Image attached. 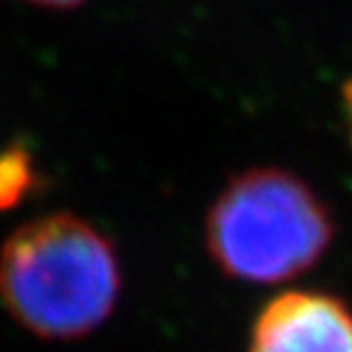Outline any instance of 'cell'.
I'll return each instance as SVG.
<instances>
[{
	"label": "cell",
	"mask_w": 352,
	"mask_h": 352,
	"mask_svg": "<svg viewBox=\"0 0 352 352\" xmlns=\"http://www.w3.org/2000/svg\"><path fill=\"white\" fill-rule=\"evenodd\" d=\"M333 235L323 198L279 166L232 176L206 215L210 259L226 276L248 284H281L308 272Z\"/></svg>",
	"instance_id": "obj_2"
},
{
	"label": "cell",
	"mask_w": 352,
	"mask_h": 352,
	"mask_svg": "<svg viewBox=\"0 0 352 352\" xmlns=\"http://www.w3.org/2000/svg\"><path fill=\"white\" fill-rule=\"evenodd\" d=\"M248 352H352V308L325 292H286L257 314Z\"/></svg>",
	"instance_id": "obj_3"
},
{
	"label": "cell",
	"mask_w": 352,
	"mask_h": 352,
	"mask_svg": "<svg viewBox=\"0 0 352 352\" xmlns=\"http://www.w3.org/2000/svg\"><path fill=\"white\" fill-rule=\"evenodd\" d=\"M342 100H345V113H347V122H350V138H352V81H347L345 88H342Z\"/></svg>",
	"instance_id": "obj_4"
},
{
	"label": "cell",
	"mask_w": 352,
	"mask_h": 352,
	"mask_svg": "<svg viewBox=\"0 0 352 352\" xmlns=\"http://www.w3.org/2000/svg\"><path fill=\"white\" fill-rule=\"evenodd\" d=\"M32 3L50 6V8H76V6H81L83 0H32Z\"/></svg>",
	"instance_id": "obj_5"
},
{
	"label": "cell",
	"mask_w": 352,
	"mask_h": 352,
	"mask_svg": "<svg viewBox=\"0 0 352 352\" xmlns=\"http://www.w3.org/2000/svg\"><path fill=\"white\" fill-rule=\"evenodd\" d=\"M120 289L113 245L76 215L32 220L0 254V298L39 338L74 340L94 333L116 311Z\"/></svg>",
	"instance_id": "obj_1"
}]
</instances>
